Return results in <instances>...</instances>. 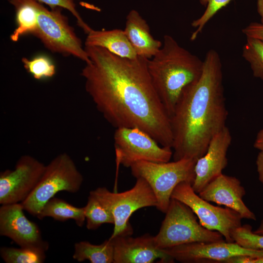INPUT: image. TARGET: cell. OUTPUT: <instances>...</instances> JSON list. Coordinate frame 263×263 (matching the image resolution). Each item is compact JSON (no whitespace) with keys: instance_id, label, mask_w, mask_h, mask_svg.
<instances>
[{"instance_id":"cell-1","label":"cell","mask_w":263,"mask_h":263,"mask_svg":"<svg viewBox=\"0 0 263 263\" xmlns=\"http://www.w3.org/2000/svg\"><path fill=\"white\" fill-rule=\"evenodd\" d=\"M84 48L90 62L81 75L104 118L115 129L138 128L161 146L172 148L170 118L152 83L149 59L121 57L98 46Z\"/></svg>"},{"instance_id":"cell-2","label":"cell","mask_w":263,"mask_h":263,"mask_svg":"<svg viewBox=\"0 0 263 263\" xmlns=\"http://www.w3.org/2000/svg\"><path fill=\"white\" fill-rule=\"evenodd\" d=\"M227 115L221 58L210 49L200 76L184 89L170 117L174 161H197L204 155L211 139L226 126Z\"/></svg>"},{"instance_id":"cell-3","label":"cell","mask_w":263,"mask_h":263,"mask_svg":"<svg viewBox=\"0 0 263 263\" xmlns=\"http://www.w3.org/2000/svg\"><path fill=\"white\" fill-rule=\"evenodd\" d=\"M148 68L155 90L170 118L184 89L200 76L203 60L166 35L159 51L148 59Z\"/></svg>"},{"instance_id":"cell-4","label":"cell","mask_w":263,"mask_h":263,"mask_svg":"<svg viewBox=\"0 0 263 263\" xmlns=\"http://www.w3.org/2000/svg\"><path fill=\"white\" fill-rule=\"evenodd\" d=\"M165 213L159 231L154 236L155 244L159 248L225 240L219 232L203 226L191 208L178 200L171 198Z\"/></svg>"},{"instance_id":"cell-5","label":"cell","mask_w":263,"mask_h":263,"mask_svg":"<svg viewBox=\"0 0 263 263\" xmlns=\"http://www.w3.org/2000/svg\"><path fill=\"white\" fill-rule=\"evenodd\" d=\"M83 181V176L70 156L60 153L46 165L38 184L21 204L24 210L37 217L46 202L58 192L76 193Z\"/></svg>"},{"instance_id":"cell-6","label":"cell","mask_w":263,"mask_h":263,"mask_svg":"<svg viewBox=\"0 0 263 263\" xmlns=\"http://www.w3.org/2000/svg\"><path fill=\"white\" fill-rule=\"evenodd\" d=\"M196 162L187 158L170 162L140 161L130 168L134 177L142 178L148 183L157 199L156 208L165 213L175 187L183 182L192 185Z\"/></svg>"},{"instance_id":"cell-7","label":"cell","mask_w":263,"mask_h":263,"mask_svg":"<svg viewBox=\"0 0 263 263\" xmlns=\"http://www.w3.org/2000/svg\"><path fill=\"white\" fill-rule=\"evenodd\" d=\"M37 8V25L32 35L53 53L71 56L89 63L90 59L81 40L62 13L63 8L56 7L49 10L38 1Z\"/></svg>"},{"instance_id":"cell-8","label":"cell","mask_w":263,"mask_h":263,"mask_svg":"<svg viewBox=\"0 0 263 263\" xmlns=\"http://www.w3.org/2000/svg\"><path fill=\"white\" fill-rule=\"evenodd\" d=\"M112 213L114 228L110 238L131 235L133 230L129 223L132 213L138 209L157 205L155 195L148 183L142 178H136L131 189L122 192H112L105 187L90 191Z\"/></svg>"},{"instance_id":"cell-9","label":"cell","mask_w":263,"mask_h":263,"mask_svg":"<svg viewBox=\"0 0 263 263\" xmlns=\"http://www.w3.org/2000/svg\"><path fill=\"white\" fill-rule=\"evenodd\" d=\"M171 198L188 206L204 227L221 233L225 240L233 242L232 231L242 225V218L236 211L228 207L215 206L201 197L193 190L192 185L183 182L174 189Z\"/></svg>"},{"instance_id":"cell-10","label":"cell","mask_w":263,"mask_h":263,"mask_svg":"<svg viewBox=\"0 0 263 263\" xmlns=\"http://www.w3.org/2000/svg\"><path fill=\"white\" fill-rule=\"evenodd\" d=\"M113 140L116 162L125 167L140 161L169 162L173 155L171 148L161 146L138 128H116Z\"/></svg>"},{"instance_id":"cell-11","label":"cell","mask_w":263,"mask_h":263,"mask_svg":"<svg viewBox=\"0 0 263 263\" xmlns=\"http://www.w3.org/2000/svg\"><path fill=\"white\" fill-rule=\"evenodd\" d=\"M164 250L174 260L184 263H229L240 256L263 257V250L245 248L225 240L191 243Z\"/></svg>"},{"instance_id":"cell-12","label":"cell","mask_w":263,"mask_h":263,"mask_svg":"<svg viewBox=\"0 0 263 263\" xmlns=\"http://www.w3.org/2000/svg\"><path fill=\"white\" fill-rule=\"evenodd\" d=\"M46 168L29 155H22L13 170L0 173V204L19 203L25 200L38 184Z\"/></svg>"},{"instance_id":"cell-13","label":"cell","mask_w":263,"mask_h":263,"mask_svg":"<svg viewBox=\"0 0 263 263\" xmlns=\"http://www.w3.org/2000/svg\"><path fill=\"white\" fill-rule=\"evenodd\" d=\"M21 204L2 205L0 207V235L12 239L20 247L46 252L49 243L44 241L40 229L24 215Z\"/></svg>"},{"instance_id":"cell-14","label":"cell","mask_w":263,"mask_h":263,"mask_svg":"<svg viewBox=\"0 0 263 263\" xmlns=\"http://www.w3.org/2000/svg\"><path fill=\"white\" fill-rule=\"evenodd\" d=\"M114 250L113 263H173L175 261L164 250L158 247L154 236L149 234L133 238L131 235L110 238Z\"/></svg>"},{"instance_id":"cell-15","label":"cell","mask_w":263,"mask_h":263,"mask_svg":"<svg viewBox=\"0 0 263 263\" xmlns=\"http://www.w3.org/2000/svg\"><path fill=\"white\" fill-rule=\"evenodd\" d=\"M231 140L230 132L225 126L213 136L205 153L196 161L192 185L196 193L198 194L209 182L223 173L227 164V152Z\"/></svg>"},{"instance_id":"cell-16","label":"cell","mask_w":263,"mask_h":263,"mask_svg":"<svg viewBox=\"0 0 263 263\" xmlns=\"http://www.w3.org/2000/svg\"><path fill=\"white\" fill-rule=\"evenodd\" d=\"M198 194L209 202L234 210L242 219L256 220L255 214L243 200L245 190L240 181L234 176L222 173L209 182Z\"/></svg>"},{"instance_id":"cell-17","label":"cell","mask_w":263,"mask_h":263,"mask_svg":"<svg viewBox=\"0 0 263 263\" xmlns=\"http://www.w3.org/2000/svg\"><path fill=\"white\" fill-rule=\"evenodd\" d=\"M123 30L137 56L150 59L162 46V42L151 35L147 21L135 10L127 15Z\"/></svg>"},{"instance_id":"cell-18","label":"cell","mask_w":263,"mask_h":263,"mask_svg":"<svg viewBox=\"0 0 263 263\" xmlns=\"http://www.w3.org/2000/svg\"><path fill=\"white\" fill-rule=\"evenodd\" d=\"M85 46H98L123 57L137 56L123 30H95L87 34Z\"/></svg>"},{"instance_id":"cell-19","label":"cell","mask_w":263,"mask_h":263,"mask_svg":"<svg viewBox=\"0 0 263 263\" xmlns=\"http://www.w3.org/2000/svg\"><path fill=\"white\" fill-rule=\"evenodd\" d=\"M16 12L17 27L10 36L14 42L26 34H33L38 22V1L36 0H9Z\"/></svg>"},{"instance_id":"cell-20","label":"cell","mask_w":263,"mask_h":263,"mask_svg":"<svg viewBox=\"0 0 263 263\" xmlns=\"http://www.w3.org/2000/svg\"><path fill=\"white\" fill-rule=\"evenodd\" d=\"M46 217L61 222L73 219L80 227L86 220L84 207H77L63 199L54 197L46 202L37 216L39 220Z\"/></svg>"},{"instance_id":"cell-21","label":"cell","mask_w":263,"mask_h":263,"mask_svg":"<svg viewBox=\"0 0 263 263\" xmlns=\"http://www.w3.org/2000/svg\"><path fill=\"white\" fill-rule=\"evenodd\" d=\"M74 248L73 258L79 262L88 260L91 263H113V245L110 239L100 244L80 241L75 244Z\"/></svg>"},{"instance_id":"cell-22","label":"cell","mask_w":263,"mask_h":263,"mask_svg":"<svg viewBox=\"0 0 263 263\" xmlns=\"http://www.w3.org/2000/svg\"><path fill=\"white\" fill-rule=\"evenodd\" d=\"M84 207L87 229L95 230L104 224H114L112 213L90 192Z\"/></svg>"},{"instance_id":"cell-23","label":"cell","mask_w":263,"mask_h":263,"mask_svg":"<svg viewBox=\"0 0 263 263\" xmlns=\"http://www.w3.org/2000/svg\"><path fill=\"white\" fill-rule=\"evenodd\" d=\"M0 254L6 263H42L46 258L45 251L30 247H1Z\"/></svg>"},{"instance_id":"cell-24","label":"cell","mask_w":263,"mask_h":263,"mask_svg":"<svg viewBox=\"0 0 263 263\" xmlns=\"http://www.w3.org/2000/svg\"><path fill=\"white\" fill-rule=\"evenodd\" d=\"M242 56L250 64L254 76L263 81V41L246 38Z\"/></svg>"},{"instance_id":"cell-25","label":"cell","mask_w":263,"mask_h":263,"mask_svg":"<svg viewBox=\"0 0 263 263\" xmlns=\"http://www.w3.org/2000/svg\"><path fill=\"white\" fill-rule=\"evenodd\" d=\"M21 61L25 69L36 79L51 77L56 74L55 65L45 56L40 55L31 59L22 57Z\"/></svg>"},{"instance_id":"cell-26","label":"cell","mask_w":263,"mask_h":263,"mask_svg":"<svg viewBox=\"0 0 263 263\" xmlns=\"http://www.w3.org/2000/svg\"><path fill=\"white\" fill-rule=\"evenodd\" d=\"M232 0H199L202 5L206 6L203 14L199 18L192 21L191 26L196 28L190 39L195 40L208 21L222 8Z\"/></svg>"},{"instance_id":"cell-27","label":"cell","mask_w":263,"mask_h":263,"mask_svg":"<svg viewBox=\"0 0 263 263\" xmlns=\"http://www.w3.org/2000/svg\"><path fill=\"white\" fill-rule=\"evenodd\" d=\"M231 236L233 242L244 248L263 250V235L254 233L249 225L237 227L232 231Z\"/></svg>"},{"instance_id":"cell-28","label":"cell","mask_w":263,"mask_h":263,"mask_svg":"<svg viewBox=\"0 0 263 263\" xmlns=\"http://www.w3.org/2000/svg\"><path fill=\"white\" fill-rule=\"evenodd\" d=\"M41 3L48 5L50 8L60 7L68 10L76 19L78 25L87 34L92 29L82 19L77 11L75 4L78 0H36Z\"/></svg>"},{"instance_id":"cell-29","label":"cell","mask_w":263,"mask_h":263,"mask_svg":"<svg viewBox=\"0 0 263 263\" xmlns=\"http://www.w3.org/2000/svg\"><path fill=\"white\" fill-rule=\"evenodd\" d=\"M246 38H254L263 41V23L252 22L242 29Z\"/></svg>"},{"instance_id":"cell-30","label":"cell","mask_w":263,"mask_h":263,"mask_svg":"<svg viewBox=\"0 0 263 263\" xmlns=\"http://www.w3.org/2000/svg\"><path fill=\"white\" fill-rule=\"evenodd\" d=\"M256 165L259 180L263 186V151H260L258 153Z\"/></svg>"},{"instance_id":"cell-31","label":"cell","mask_w":263,"mask_h":263,"mask_svg":"<svg viewBox=\"0 0 263 263\" xmlns=\"http://www.w3.org/2000/svg\"><path fill=\"white\" fill-rule=\"evenodd\" d=\"M254 147L263 151V127L258 132L254 143Z\"/></svg>"},{"instance_id":"cell-32","label":"cell","mask_w":263,"mask_h":263,"mask_svg":"<svg viewBox=\"0 0 263 263\" xmlns=\"http://www.w3.org/2000/svg\"><path fill=\"white\" fill-rule=\"evenodd\" d=\"M257 11L260 16L261 22L263 23V0H257Z\"/></svg>"},{"instance_id":"cell-33","label":"cell","mask_w":263,"mask_h":263,"mask_svg":"<svg viewBox=\"0 0 263 263\" xmlns=\"http://www.w3.org/2000/svg\"><path fill=\"white\" fill-rule=\"evenodd\" d=\"M253 232L258 234L263 235V219L261 222L258 227Z\"/></svg>"},{"instance_id":"cell-34","label":"cell","mask_w":263,"mask_h":263,"mask_svg":"<svg viewBox=\"0 0 263 263\" xmlns=\"http://www.w3.org/2000/svg\"><path fill=\"white\" fill-rule=\"evenodd\" d=\"M249 263H263V257L259 258H251Z\"/></svg>"}]
</instances>
